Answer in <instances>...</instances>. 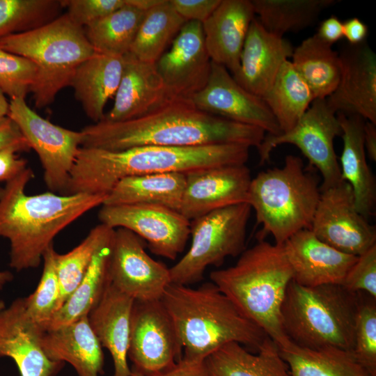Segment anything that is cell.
Wrapping results in <instances>:
<instances>
[{"label": "cell", "instance_id": "6da1fadb", "mask_svg": "<svg viewBox=\"0 0 376 376\" xmlns=\"http://www.w3.org/2000/svg\"><path fill=\"white\" fill-rule=\"evenodd\" d=\"M81 147L122 150L155 146L190 147L237 144L259 148L265 132L199 109L189 98L170 97L148 113L128 120H102L82 130Z\"/></svg>", "mask_w": 376, "mask_h": 376}, {"label": "cell", "instance_id": "7a4b0ae2", "mask_svg": "<svg viewBox=\"0 0 376 376\" xmlns=\"http://www.w3.org/2000/svg\"><path fill=\"white\" fill-rule=\"evenodd\" d=\"M249 147L219 144L190 147L146 146L122 150L81 147L65 194L107 195L121 179L133 175L189 172L245 164Z\"/></svg>", "mask_w": 376, "mask_h": 376}, {"label": "cell", "instance_id": "3957f363", "mask_svg": "<svg viewBox=\"0 0 376 376\" xmlns=\"http://www.w3.org/2000/svg\"><path fill=\"white\" fill-rule=\"evenodd\" d=\"M33 177L26 167L0 187V237L10 242L9 265L17 272L36 268L55 237L92 209L103 205L107 195H28Z\"/></svg>", "mask_w": 376, "mask_h": 376}, {"label": "cell", "instance_id": "277c9868", "mask_svg": "<svg viewBox=\"0 0 376 376\" xmlns=\"http://www.w3.org/2000/svg\"><path fill=\"white\" fill-rule=\"evenodd\" d=\"M161 301L173 322L185 358L205 360L233 342L257 352L268 337L212 282L197 288L171 283Z\"/></svg>", "mask_w": 376, "mask_h": 376}, {"label": "cell", "instance_id": "5b68a950", "mask_svg": "<svg viewBox=\"0 0 376 376\" xmlns=\"http://www.w3.org/2000/svg\"><path fill=\"white\" fill-rule=\"evenodd\" d=\"M210 278L279 348L291 343L281 324L282 304L293 280L283 245L259 240L240 255L234 265L212 271Z\"/></svg>", "mask_w": 376, "mask_h": 376}, {"label": "cell", "instance_id": "8992f818", "mask_svg": "<svg viewBox=\"0 0 376 376\" xmlns=\"http://www.w3.org/2000/svg\"><path fill=\"white\" fill-rule=\"evenodd\" d=\"M358 304L359 292L343 285L307 287L292 280L281 306L283 331L301 347L352 352Z\"/></svg>", "mask_w": 376, "mask_h": 376}, {"label": "cell", "instance_id": "52a82bcc", "mask_svg": "<svg viewBox=\"0 0 376 376\" xmlns=\"http://www.w3.org/2000/svg\"><path fill=\"white\" fill-rule=\"evenodd\" d=\"M0 47L36 65L30 92L38 109L52 104L60 91L70 86L77 68L96 53L84 28L66 13L35 29L0 39Z\"/></svg>", "mask_w": 376, "mask_h": 376}, {"label": "cell", "instance_id": "ba28073f", "mask_svg": "<svg viewBox=\"0 0 376 376\" xmlns=\"http://www.w3.org/2000/svg\"><path fill=\"white\" fill-rule=\"evenodd\" d=\"M302 159L287 155L282 167L260 172L252 178L247 203L253 209L260 236L270 234L283 245L296 233L310 229L320 196L317 178Z\"/></svg>", "mask_w": 376, "mask_h": 376}, {"label": "cell", "instance_id": "9c48e42d", "mask_svg": "<svg viewBox=\"0 0 376 376\" xmlns=\"http://www.w3.org/2000/svg\"><path fill=\"white\" fill-rule=\"evenodd\" d=\"M251 207L247 203L214 210L190 221L191 244L169 268L171 283L189 285L202 280L206 269L245 250Z\"/></svg>", "mask_w": 376, "mask_h": 376}, {"label": "cell", "instance_id": "30bf717a", "mask_svg": "<svg viewBox=\"0 0 376 376\" xmlns=\"http://www.w3.org/2000/svg\"><path fill=\"white\" fill-rule=\"evenodd\" d=\"M341 134L337 115L328 107L326 99H315L292 129L265 136L258 148L260 164L269 160L276 146L292 144L308 159L310 166L320 171L322 178L320 190L328 188L342 180L334 146L335 138Z\"/></svg>", "mask_w": 376, "mask_h": 376}, {"label": "cell", "instance_id": "8fae6325", "mask_svg": "<svg viewBox=\"0 0 376 376\" xmlns=\"http://www.w3.org/2000/svg\"><path fill=\"white\" fill-rule=\"evenodd\" d=\"M8 116L38 154L47 188L54 193H65L84 132L52 123L31 109L25 98L10 100Z\"/></svg>", "mask_w": 376, "mask_h": 376}, {"label": "cell", "instance_id": "7c38bea8", "mask_svg": "<svg viewBox=\"0 0 376 376\" xmlns=\"http://www.w3.org/2000/svg\"><path fill=\"white\" fill-rule=\"evenodd\" d=\"M310 230L327 244L356 256L376 244L375 228L358 211L352 189L344 180L320 190Z\"/></svg>", "mask_w": 376, "mask_h": 376}, {"label": "cell", "instance_id": "4fadbf2b", "mask_svg": "<svg viewBox=\"0 0 376 376\" xmlns=\"http://www.w3.org/2000/svg\"><path fill=\"white\" fill-rule=\"evenodd\" d=\"M182 351L173 322L161 299L134 301L127 354L132 368L154 376L173 366L182 357Z\"/></svg>", "mask_w": 376, "mask_h": 376}, {"label": "cell", "instance_id": "5bb4252c", "mask_svg": "<svg viewBox=\"0 0 376 376\" xmlns=\"http://www.w3.org/2000/svg\"><path fill=\"white\" fill-rule=\"evenodd\" d=\"M101 224L126 228L145 240L154 254L175 260L190 237V221L179 211L151 204L107 205L98 212Z\"/></svg>", "mask_w": 376, "mask_h": 376}, {"label": "cell", "instance_id": "9a60e30c", "mask_svg": "<svg viewBox=\"0 0 376 376\" xmlns=\"http://www.w3.org/2000/svg\"><path fill=\"white\" fill-rule=\"evenodd\" d=\"M111 284L134 301L160 300L171 283L169 268L145 250L142 239L115 229L110 265Z\"/></svg>", "mask_w": 376, "mask_h": 376}, {"label": "cell", "instance_id": "2e32d148", "mask_svg": "<svg viewBox=\"0 0 376 376\" xmlns=\"http://www.w3.org/2000/svg\"><path fill=\"white\" fill-rule=\"evenodd\" d=\"M189 99L207 113L259 127L270 135L281 134L264 100L242 87L224 66L214 62L205 86Z\"/></svg>", "mask_w": 376, "mask_h": 376}, {"label": "cell", "instance_id": "e0dca14e", "mask_svg": "<svg viewBox=\"0 0 376 376\" xmlns=\"http://www.w3.org/2000/svg\"><path fill=\"white\" fill-rule=\"evenodd\" d=\"M211 63L202 24L189 21L175 36L169 51L156 62V66L169 97L189 99L205 86Z\"/></svg>", "mask_w": 376, "mask_h": 376}, {"label": "cell", "instance_id": "ac0fdd59", "mask_svg": "<svg viewBox=\"0 0 376 376\" xmlns=\"http://www.w3.org/2000/svg\"><path fill=\"white\" fill-rule=\"evenodd\" d=\"M179 212L189 221L214 210L247 203L252 177L245 164L189 172Z\"/></svg>", "mask_w": 376, "mask_h": 376}, {"label": "cell", "instance_id": "d6986e66", "mask_svg": "<svg viewBox=\"0 0 376 376\" xmlns=\"http://www.w3.org/2000/svg\"><path fill=\"white\" fill-rule=\"evenodd\" d=\"M340 75L326 98L336 113L356 115L376 125V54L367 42L345 47L340 53Z\"/></svg>", "mask_w": 376, "mask_h": 376}, {"label": "cell", "instance_id": "ffe728a7", "mask_svg": "<svg viewBox=\"0 0 376 376\" xmlns=\"http://www.w3.org/2000/svg\"><path fill=\"white\" fill-rule=\"evenodd\" d=\"M45 330L28 315L19 297L0 312V358L15 363L20 376H55L65 363L50 360L41 338Z\"/></svg>", "mask_w": 376, "mask_h": 376}, {"label": "cell", "instance_id": "44dd1931", "mask_svg": "<svg viewBox=\"0 0 376 376\" xmlns=\"http://www.w3.org/2000/svg\"><path fill=\"white\" fill-rule=\"evenodd\" d=\"M293 273L303 286L343 285L358 256L343 253L319 240L310 229L301 230L283 244Z\"/></svg>", "mask_w": 376, "mask_h": 376}, {"label": "cell", "instance_id": "7402d4cb", "mask_svg": "<svg viewBox=\"0 0 376 376\" xmlns=\"http://www.w3.org/2000/svg\"><path fill=\"white\" fill-rule=\"evenodd\" d=\"M293 49L290 42L269 33L254 18L241 52L239 70L233 77L246 91L263 97Z\"/></svg>", "mask_w": 376, "mask_h": 376}, {"label": "cell", "instance_id": "603a6c76", "mask_svg": "<svg viewBox=\"0 0 376 376\" xmlns=\"http://www.w3.org/2000/svg\"><path fill=\"white\" fill-rule=\"evenodd\" d=\"M254 16L249 0H221L202 24L211 61L224 66L232 76L239 70L241 52Z\"/></svg>", "mask_w": 376, "mask_h": 376}, {"label": "cell", "instance_id": "cb8c5ba5", "mask_svg": "<svg viewBox=\"0 0 376 376\" xmlns=\"http://www.w3.org/2000/svg\"><path fill=\"white\" fill-rule=\"evenodd\" d=\"M122 77L114 103L103 120L121 122L142 116L169 97L156 63L141 61L128 52L123 56Z\"/></svg>", "mask_w": 376, "mask_h": 376}, {"label": "cell", "instance_id": "d4e9b609", "mask_svg": "<svg viewBox=\"0 0 376 376\" xmlns=\"http://www.w3.org/2000/svg\"><path fill=\"white\" fill-rule=\"evenodd\" d=\"M134 300L111 284L88 315L90 326L102 347L110 352L112 376H130L127 363L131 313Z\"/></svg>", "mask_w": 376, "mask_h": 376}, {"label": "cell", "instance_id": "484cf974", "mask_svg": "<svg viewBox=\"0 0 376 376\" xmlns=\"http://www.w3.org/2000/svg\"><path fill=\"white\" fill-rule=\"evenodd\" d=\"M41 344L50 360L69 363L78 376L104 374L102 347L90 326L88 315L59 328L45 331Z\"/></svg>", "mask_w": 376, "mask_h": 376}, {"label": "cell", "instance_id": "4316f807", "mask_svg": "<svg viewBox=\"0 0 376 376\" xmlns=\"http://www.w3.org/2000/svg\"><path fill=\"white\" fill-rule=\"evenodd\" d=\"M343 141L340 159L341 180L352 187L356 207L367 219L373 214L376 203V182L368 164L363 143L365 120L356 115L336 113Z\"/></svg>", "mask_w": 376, "mask_h": 376}, {"label": "cell", "instance_id": "83f0119b", "mask_svg": "<svg viewBox=\"0 0 376 376\" xmlns=\"http://www.w3.org/2000/svg\"><path fill=\"white\" fill-rule=\"evenodd\" d=\"M123 56L95 53L76 70L70 86L86 116L98 123L104 118V107L115 95L122 77Z\"/></svg>", "mask_w": 376, "mask_h": 376}, {"label": "cell", "instance_id": "f1b7e54d", "mask_svg": "<svg viewBox=\"0 0 376 376\" xmlns=\"http://www.w3.org/2000/svg\"><path fill=\"white\" fill-rule=\"evenodd\" d=\"M210 376H290L278 345L267 337L258 352L229 343L205 359Z\"/></svg>", "mask_w": 376, "mask_h": 376}, {"label": "cell", "instance_id": "f546056e", "mask_svg": "<svg viewBox=\"0 0 376 376\" xmlns=\"http://www.w3.org/2000/svg\"><path fill=\"white\" fill-rule=\"evenodd\" d=\"M185 182V174L175 172L126 177L113 186L103 205L151 204L179 211Z\"/></svg>", "mask_w": 376, "mask_h": 376}, {"label": "cell", "instance_id": "4dcf8cb0", "mask_svg": "<svg viewBox=\"0 0 376 376\" xmlns=\"http://www.w3.org/2000/svg\"><path fill=\"white\" fill-rule=\"evenodd\" d=\"M113 237L95 253L84 279L53 315L45 325V331L59 328L88 315L100 301L111 284L110 265Z\"/></svg>", "mask_w": 376, "mask_h": 376}, {"label": "cell", "instance_id": "1f68e13d", "mask_svg": "<svg viewBox=\"0 0 376 376\" xmlns=\"http://www.w3.org/2000/svg\"><path fill=\"white\" fill-rule=\"evenodd\" d=\"M331 47L314 34L293 49L290 61L315 100L328 97L339 81V54Z\"/></svg>", "mask_w": 376, "mask_h": 376}, {"label": "cell", "instance_id": "d6a6232c", "mask_svg": "<svg viewBox=\"0 0 376 376\" xmlns=\"http://www.w3.org/2000/svg\"><path fill=\"white\" fill-rule=\"evenodd\" d=\"M279 350L290 376H373L352 351L335 347L311 350L292 342Z\"/></svg>", "mask_w": 376, "mask_h": 376}, {"label": "cell", "instance_id": "836d02e7", "mask_svg": "<svg viewBox=\"0 0 376 376\" xmlns=\"http://www.w3.org/2000/svg\"><path fill=\"white\" fill-rule=\"evenodd\" d=\"M274 116L281 133L292 129L315 100L290 60L281 65L273 84L262 97Z\"/></svg>", "mask_w": 376, "mask_h": 376}, {"label": "cell", "instance_id": "e575fe53", "mask_svg": "<svg viewBox=\"0 0 376 376\" xmlns=\"http://www.w3.org/2000/svg\"><path fill=\"white\" fill-rule=\"evenodd\" d=\"M186 22L169 0H162L146 12L129 52L141 61L156 63Z\"/></svg>", "mask_w": 376, "mask_h": 376}, {"label": "cell", "instance_id": "d590c367", "mask_svg": "<svg viewBox=\"0 0 376 376\" xmlns=\"http://www.w3.org/2000/svg\"><path fill=\"white\" fill-rule=\"evenodd\" d=\"M262 26L279 37L308 28L336 0H251Z\"/></svg>", "mask_w": 376, "mask_h": 376}, {"label": "cell", "instance_id": "8d00e7d4", "mask_svg": "<svg viewBox=\"0 0 376 376\" xmlns=\"http://www.w3.org/2000/svg\"><path fill=\"white\" fill-rule=\"evenodd\" d=\"M125 1L124 6L84 28L97 53L124 56L130 52L146 12Z\"/></svg>", "mask_w": 376, "mask_h": 376}, {"label": "cell", "instance_id": "74e56055", "mask_svg": "<svg viewBox=\"0 0 376 376\" xmlns=\"http://www.w3.org/2000/svg\"><path fill=\"white\" fill-rule=\"evenodd\" d=\"M115 229L100 224L68 253H55L56 274L60 286L57 311L63 306L86 274L97 250L113 237Z\"/></svg>", "mask_w": 376, "mask_h": 376}, {"label": "cell", "instance_id": "f35d334b", "mask_svg": "<svg viewBox=\"0 0 376 376\" xmlns=\"http://www.w3.org/2000/svg\"><path fill=\"white\" fill-rule=\"evenodd\" d=\"M63 8L62 0H0V39L42 26Z\"/></svg>", "mask_w": 376, "mask_h": 376}, {"label": "cell", "instance_id": "ab89813d", "mask_svg": "<svg viewBox=\"0 0 376 376\" xmlns=\"http://www.w3.org/2000/svg\"><path fill=\"white\" fill-rule=\"evenodd\" d=\"M54 244L43 254L42 274L35 291L24 297V305L29 317L45 330L58 309L60 286L56 274Z\"/></svg>", "mask_w": 376, "mask_h": 376}, {"label": "cell", "instance_id": "60d3db41", "mask_svg": "<svg viewBox=\"0 0 376 376\" xmlns=\"http://www.w3.org/2000/svg\"><path fill=\"white\" fill-rule=\"evenodd\" d=\"M366 294V293H365ZM376 299L359 292L354 327L353 354L373 376H376Z\"/></svg>", "mask_w": 376, "mask_h": 376}, {"label": "cell", "instance_id": "b9f144b4", "mask_svg": "<svg viewBox=\"0 0 376 376\" xmlns=\"http://www.w3.org/2000/svg\"><path fill=\"white\" fill-rule=\"evenodd\" d=\"M37 72L30 60L0 47V89L14 98H25L30 92Z\"/></svg>", "mask_w": 376, "mask_h": 376}, {"label": "cell", "instance_id": "7bdbcfd3", "mask_svg": "<svg viewBox=\"0 0 376 376\" xmlns=\"http://www.w3.org/2000/svg\"><path fill=\"white\" fill-rule=\"evenodd\" d=\"M343 285L350 291L362 292L376 299V244L357 257Z\"/></svg>", "mask_w": 376, "mask_h": 376}, {"label": "cell", "instance_id": "ee69618b", "mask_svg": "<svg viewBox=\"0 0 376 376\" xmlns=\"http://www.w3.org/2000/svg\"><path fill=\"white\" fill-rule=\"evenodd\" d=\"M65 13L75 24L84 28L109 15L125 5V0H62Z\"/></svg>", "mask_w": 376, "mask_h": 376}, {"label": "cell", "instance_id": "f6af8a7d", "mask_svg": "<svg viewBox=\"0 0 376 376\" xmlns=\"http://www.w3.org/2000/svg\"><path fill=\"white\" fill-rule=\"evenodd\" d=\"M175 10L186 21L203 24L206 21L221 0H169Z\"/></svg>", "mask_w": 376, "mask_h": 376}, {"label": "cell", "instance_id": "bcb514c9", "mask_svg": "<svg viewBox=\"0 0 376 376\" xmlns=\"http://www.w3.org/2000/svg\"><path fill=\"white\" fill-rule=\"evenodd\" d=\"M10 147H15L19 151L30 149L18 127L6 116L0 118V150Z\"/></svg>", "mask_w": 376, "mask_h": 376}, {"label": "cell", "instance_id": "7dc6e473", "mask_svg": "<svg viewBox=\"0 0 376 376\" xmlns=\"http://www.w3.org/2000/svg\"><path fill=\"white\" fill-rule=\"evenodd\" d=\"M18 152L15 147L0 150V182L13 178L27 167L26 160L18 157Z\"/></svg>", "mask_w": 376, "mask_h": 376}, {"label": "cell", "instance_id": "c3c4849f", "mask_svg": "<svg viewBox=\"0 0 376 376\" xmlns=\"http://www.w3.org/2000/svg\"><path fill=\"white\" fill-rule=\"evenodd\" d=\"M154 376H210L205 360L182 357L169 369Z\"/></svg>", "mask_w": 376, "mask_h": 376}, {"label": "cell", "instance_id": "681fc988", "mask_svg": "<svg viewBox=\"0 0 376 376\" xmlns=\"http://www.w3.org/2000/svg\"><path fill=\"white\" fill-rule=\"evenodd\" d=\"M315 34L332 46L343 38V22L336 16L331 15L321 22Z\"/></svg>", "mask_w": 376, "mask_h": 376}, {"label": "cell", "instance_id": "f907efd6", "mask_svg": "<svg viewBox=\"0 0 376 376\" xmlns=\"http://www.w3.org/2000/svg\"><path fill=\"white\" fill-rule=\"evenodd\" d=\"M343 37L350 45H357L366 42L368 29L358 17H352L343 22Z\"/></svg>", "mask_w": 376, "mask_h": 376}, {"label": "cell", "instance_id": "816d5d0a", "mask_svg": "<svg viewBox=\"0 0 376 376\" xmlns=\"http://www.w3.org/2000/svg\"><path fill=\"white\" fill-rule=\"evenodd\" d=\"M363 143L370 159L376 161V125L366 120L363 127Z\"/></svg>", "mask_w": 376, "mask_h": 376}, {"label": "cell", "instance_id": "f5cc1de1", "mask_svg": "<svg viewBox=\"0 0 376 376\" xmlns=\"http://www.w3.org/2000/svg\"><path fill=\"white\" fill-rule=\"evenodd\" d=\"M162 1V0H126L128 4L144 12L152 9Z\"/></svg>", "mask_w": 376, "mask_h": 376}, {"label": "cell", "instance_id": "db71d44e", "mask_svg": "<svg viewBox=\"0 0 376 376\" xmlns=\"http://www.w3.org/2000/svg\"><path fill=\"white\" fill-rule=\"evenodd\" d=\"M9 112V102L6 95L0 89V118L8 116Z\"/></svg>", "mask_w": 376, "mask_h": 376}, {"label": "cell", "instance_id": "11a10c76", "mask_svg": "<svg viewBox=\"0 0 376 376\" xmlns=\"http://www.w3.org/2000/svg\"><path fill=\"white\" fill-rule=\"evenodd\" d=\"M14 279L13 274L8 270L0 271V290Z\"/></svg>", "mask_w": 376, "mask_h": 376}, {"label": "cell", "instance_id": "9f6ffc18", "mask_svg": "<svg viewBox=\"0 0 376 376\" xmlns=\"http://www.w3.org/2000/svg\"><path fill=\"white\" fill-rule=\"evenodd\" d=\"M130 376H151L144 373H142L134 368L131 369V375Z\"/></svg>", "mask_w": 376, "mask_h": 376}, {"label": "cell", "instance_id": "6f0895ef", "mask_svg": "<svg viewBox=\"0 0 376 376\" xmlns=\"http://www.w3.org/2000/svg\"><path fill=\"white\" fill-rule=\"evenodd\" d=\"M6 308L5 302L3 300H0V312Z\"/></svg>", "mask_w": 376, "mask_h": 376}]
</instances>
